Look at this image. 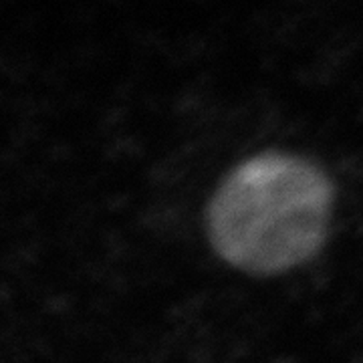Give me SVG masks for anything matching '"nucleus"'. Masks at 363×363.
<instances>
[{
	"label": "nucleus",
	"instance_id": "f257e3e1",
	"mask_svg": "<svg viewBox=\"0 0 363 363\" xmlns=\"http://www.w3.org/2000/svg\"><path fill=\"white\" fill-rule=\"evenodd\" d=\"M333 186L323 169L269 152L226 176L208 206L214 250L236 269L277 274L311 260L327 240Z\"/></svg>",
	"mask_w": 363,
	"mask_h": 363
}]
</instances>
